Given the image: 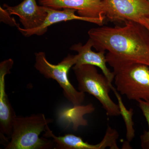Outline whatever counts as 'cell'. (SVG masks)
<instances>
[{"label":"cell","instance_id":"6da1fadb","mask_svg":"<svg viewBox=\"0 0 149 149\" xmlns=\"http://www.w3.org/2000/svg\"><path fill=\"white\" fill-rule=\"evenodd\" d=\"M123 26L92 28L88 31L93 47L108 51L107 63L113 71L133 63L149 66V32L143 25L133 21Z\"/></svg>","mask_w":149,"mask_h":149},{"label":"cell","instance_id":"7a4b0ae2","mask_svg":"<svg viewBox=\"0 0 149 149\" xmlns=\"http://www.w3.org/2000/svg\"><path fill=\"white\" fill-rule=\"evenodd\" d=\"M53 122L42 113L30 116H17L14 122L10 141L6 149H54L53 141L45 137L40 138L41 133L45 131L46 127Z\"/></svg>","mask_w":149,"mask_h":149},{"label":"cell","instance_id":"3957f363","mask_svg":"<svg viewBox=\"0 0 149 149\" xmlns=\"http://www.w3.org/2000/svg\"><path fill=\"white\" fill-rule=\"evenodd\" d=\"M78 85V90L94 96L100 102L107 115L117 116L120 115L118 104L110 97L112 83L103 74L99 73L97 67L90 65L72 67Z\"/></svg>","mask_w":149,"mask_h":149},{"label":"cell","instance_id":"277c9868","mask_svg":"<svg viewBox=\"0 0 149 149\" xmlns=\"http://www.w3.org/2000/svg\"><path fill=\"white\" fill-rule=\"evenodd\" d=\"M76 55L68 54L58 64L54 65L48 61L44 52L35 54V69L45 78L56 80L62 88L65 97L73 105L82 104L85 97V93L76 90L68 78L70 69L76 64Z\"/></svg>","mask_w":149,"mask_h":149},{"label":"cell","instance_id":"5b68a950","mask_svg":"<svg viewBox=\"0 0 149 149\" xmlns=\"http://www.w3.org/2000/svg\"><path fill=\"white\" fill-rule=\"evenodd\" d=\"M117 91L130 100L149 101V66L133 63L113 71Z\"/></svg>","mask_w":149,"mask_h":149},{"label":"cell","instance_id":"8992f818","mask_svg":"<svg viewBox=\"0 0 149 149\" xmlns=\"http://www.w3.org/2000/svg\"><path fill=\"white\" fill-rule=\"evenodd\" d=\"M105 16L111 22L133 21L145 26L149 19L148 0H103Z\"/></svg>","mask_w":149,"mask_h":149},{"label":"cell","instance_id":"52a82bcc","mask_svg":"<svg viewBox=\"0 0 149 149\" xmlns=\"http://www.w3.org/2000/svg\"><path fill=\"white\" fill-rule=\"evenodd\" d=\"M43 136L51 138L55 143V149H119L117 143L119 133L116 129L108 125L103 139L99 143L93 145L85 142L82 138L72 134L64 136H55L49 128L46 127Z\"/></svg>","mask_w":149,"mask_h":149},{"label":"cell","instance_id":"ba28073f","mask_svg":"<svg viewBox=\"0 0 149 149\" xmlns=\"http://www.w3.org/2000/svg\"><path fill=\"white\" fill-rule=\"evenodd\" d=\"M13 64L11 58L0 63V136L1 139L6 143L10 139L14 122L17 116L6 91V76L10 73Z\"/></svg>","mask_w":149,"mask_h":149},{"label":"cell","instance_id":"9c48e42d","mask_svg":"<svg viewBox=\"0 0 149 149\" xmlns=\"http://www.w3.org/2000/svg\"><path fill=\"white\" fill-rule=\"evenodd\" d=\"M41 6L59 10H75L78 15L85 18H105L103 0H39Z\"/></svg>","mask_w":149,"mask_h":149},{"label":"cell","instance_id":"30bf717a","mask_svg":"<svg viewBox=\"0 0 149 149\" xmlns=\"http://www.w3.org/2000/svg\"><path fill=\"white\" fill-rule=\"evenodd\" d=\"M3 6L11 15L18 17L22 28L25 30L39 27L47 15L45 7L38 6L36 0H23L17 6H11L4 4Z\"/></svg>","mask_w":149,"mask_h":149},{"label":"cell","instance_id":"8fae6325","mask_svg":"<svg viewBox=\"0 0 149 149\" xmlns=\"http://www.w3.org/2000/svg\"><path fill=\"white\" fill-rule=\"evenodd\" d=\"M45 8L47 15L44 22L40 26L35 29L25 30L19 26L17 27L19 31L25 37L33 35L42 36L47 32L48 27L51 25L61 22L80 20L94 23L99 26H101L103 23L104 20L99 19L85 18L76 15L75 13L77 11L73 9L64 8L63 10H59L47 7H45Z\"/></svg>","mask_w":149,"mask_h":149},{"label":"cell","instance_id":"7c38bea8","mask_svg":"<svg viewBox=\"0 0 149 149\" xmlns=\"http://www.w3.org/2000/svg\"><path fill=\"white\" fill-rule=\"evenodd\" d=\"M93 47V43L90 39L85 45L79 43L72 45L70 49L77 52V53L76 55V63L74 65H90L99 68L110 83H112L114 80L115 75L113 72L111 71L107 66L105 52L101 51L95 52L92 50Z\"/></svg>","mask_w":149,"mask_h":149},{"label":"cell","instance_id":"4fadbf2b","mask_svg":"<svg viewBox=\"0 0 149 149\" xmlns=\"http://www.w3.org/2000/svg\"><path fill=\"white\" fill-rule=\"evenodd\" d=\"M95 110V108L92 103L63 108L59 111L58 120L65 128L71 126L74 131H77L80 126H88V120L84 116L93 113Z\"/></svg>","mask_w":149,"mask_h":149},{"label":"cell","instance_id":"5bb4252c","mask_svg":"<svg viewBox=\"0 0 149 149\" xmlns=\"http://www.w3.org/2000/svg\"><path fill=\"white\" fill-rule=\"evenodd\" d=\"M111 91L114 93L118 101V104L119 107L120 115L124 120L126 127V138L127 141L130 142L135 137L136 133L134 128V123L133 119V109L130 108L127 109L123 103L120 94L112 85L111 86Z\"/></svg>","mask_w":149,"mask_h":149},{"label":"cell","instance_id":"9a60e30c","mask_svg":"<svg viewBox=\"0 0 149 149\" xmlns=\"http://www.w3.org/2000/svg\"><path fill=\"white\" fill-rule=\"evenodd\" d=\"M138 102L148 125V130L144 131L140 136L141 147L143 149H149V101L140 100Z\"/></svg>","mask_w":149,"mask_h":149},{"label":"cell","instance_id":"2e32d148","mask_svg":"<svg viewBox=\"0 0 149 149\" xmlns=\"http://www.w3.org/2000/svg\"><path fill=\"white\" fill-rule=\"evenodd\" d=\"M11 15L9 13L8 11L5 8L0 7V20L1 22H4L6 24H8L12 27L16 26L18 27L19 24L17 23L15 19L13 17H12Z\"/></svg>","mask_w":149,"mask_h":149},{"label":"cell","instance_id":"e0dca14e","mask_svg":"<svg viewBox=\"0 0 149 149\" xmlns=\"http://www.w3.org/2000/svg\"><path fill=\"white\" fill-rule=\"evenodd\" d=\"M130 142H128V141H124V142H123V144L122 149H132V148L131 146H130Z\"/></svg>","mask_w":149,"mask_h":149},{"label":"cell","instance_id":"ac0fdd59","mask_svg":"<svg viewBox=\"0 0 149 149\" xmlns=\"http://www.w3.org/2000/svg\"><path fill=\"white\" fill-rule=\"evenodd\" d=\"M145 27L148 29V31L149 32V19L148 20V21L146 23V25H145Z\"/></svg>","mask_w":149,"mask_h":149},{"label":"cell","instance_id":"d6986e66","mask_svg":"<svg viewBox=\"0 0 149 149\" xmlns=\"http://www.w3.org/2000/svg\"><path fill=\"white\" fill-rule=\"evenodd\" d=\"M148 1L149 2V0H148Z\"/></svg>","mask_w":149,"mask_h":149}]
</instances>
